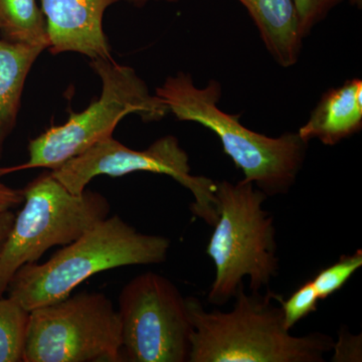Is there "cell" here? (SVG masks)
<instances>
[{
  "instance_id": "cell-9",
  "label": "cell",
  "mask_w": 362,
  "mask_h": 362,
  "mask_svg": "<svg viewBox=\"0 0 362 362\" xmlns=\"http://www.w3.org/2000/svg\"><path fill=\"white\" fill-rule=\"evenodd\" d=\"M51 171L74 194H82L97 176L121 177L136 173L168 175L192 192L194 202L190 209L197 218L209 226L218 218L216 181L192 175L189 156L175 136H163L144 150L131 149L111 136Z\"/></svg>"
},
{
  "instance_id": "cell-13",
  "label": "cell",
  "mask_w": 362,
  "mask_h": 362,
  "mask_svg": "<svg viewBox=\"0 0 362 362\" xmlns=\"http://www.w3.org/2000/svg\"><path fill=\"white\" fill-rule=\"evenodd\" d=\"M45 45L11 42L0 37V158L18 122L28 75Z\"/></svg>"
},
{
  "instance_id": "cell-12",
  "label": "cell",
  "mask_w": 362,
  "mask_h": 362,
  "mask_svg": "<svg viewBox=\"0 0 362 362\" xmlns=\"http://www.w3.org/2000/svg\"><path fill=\"white\" fill-rule=\"evenodd\" d=\"M246 7L267 51L282 68L296 65L303 35L293 0H238Z\"/></svg>"
},
{
  "instance_id": "cell-2",
  "label": "cell",
  "mask_w": 362,
  "mask_h": 362,
  "mask_svg": "<svg viewBox=\"0 0 362 362\" xmlns=\"http://www.w3.org/2000/svg\"><path fill=\"white\" fill-rule=\"evenodd\" d=\"M177 120L202 125L218 136L223 151L235 168L268 197L287 194L303 168L309 143L298 132L269 137L240 122V115L218 107L221 85L211 80L204 87L194 84L190 74L169 76L156 90Z\"/></svg>"
},
{
  "instance_id": "cell-20",
  "label": "cell",
  "mask_w": 362,
  "mask_h": 362,
  "mask_svg": "<svg viewBox=\"0 0 362 362\" xmlns=\"http://www.w3.org/2000/svg\"><path fill=\"white\" fill-rule=\"evenodd\" d=\"M4 175V168H0V211H13L16 207L23 204L25 199L23 190L6 185L1 180V176Z\"/></svg>"
},
{
  "instance_id": "cell-15",
  "label": "cell",
  "mask_w": 362,
  "mask_h": 362,
  "mask_svg": "<svg viewBox=\"0 0 362 362\" xmlns=\"http://www.w3.org/2000/svg\"><path fill=\"white\" fill-rule=\"evenodd\" d=\"M30 314L13 298L0 296V362H23Z\"/></svg>"
},
{
  "instance_id": "cell-7",
  "label": "cell",
  "mask_w": 362,
  "mask_h": 362,
  "mask_svg": "<svg viewBox=\"0 0 362 362\" xmlns=\"http://www.w3.org/2000/svg\"><path fill=\"white\" fill-rule=\"evenodd\" d=\"M122 361L118 312L103 293H78L30 311L23 362Z\"/></svg>"
},
{
  "instance_id": "cell-23",
  "label": "cell",
  "mask_w": 362,
  "mask_h": 362,
  "mask_svg": "<svg viewBox=\"0 0 362 362\" xmlns=\"http://www.w3.org/2000/svg\"><path fill=\"white\" fill-rule=\"evenodd\" d=\"M349 2L351 6H356L358 9L361 8L362 0H349Z\"/></svg>"
},
{
  "instance_id": "cell-10",
  "label": "cell",
  "mask_w": 362,
  "mask_h": 362,
  "mask_svg": "<svg viewBox=\"0 0 362 362\" xmlns=\"http://www.w3.org/2000/svg\"><path fill=\"white\" fill-rule=\"evenodd\" d=\"M121 0H40L52 54L76 52L90 59H112L105 13Z\"/></svg>"
},
{
  "instance_id": "cell-11",
  "label": "cell",
  "mask_w": 362,
  "mask_h": 362,
  "mask_svg": "<svg viewBox=\"0 0 362 362\" xmlns=\"http://www.w3.org/2000/svg\"><path fill=\"white\" fill-rule=\"evenodd\" d=\"M361 129L362 80L354 78L326 90L297 132L306 142L316 139L334 146Z\"/></svg>"
},
{
  "instance_id": "cell-16",
  "label": "cell",
  "mask_w": 362,
  "mask_h": 362,
  "mask_svg": "<svg viewBox=\"0 0 362 362\" xmlns=\"http://www.w3.org/2000/svg\"><path fill=\"white\" fill-rule=\"evenodd\" d=\"M362 267V251L343 255L337 263L324 268L312 279L319 299L325 300L339 291Z\"/></svg>"
},
{
  "instance_id": "cell-4",
  "label": "cell",
  "mask_w": 362,
  "mask_h": 362,
  "mask_svg": "<svg viewBox=\"0 0 362 362\" xmlns=\"http://www.w3.org/2000/svg\"><path fill=\"white\" fill-rule=\"evenodd\" d=\"M216 214L206 255L216 275L209 304L223 306L233 299L244 279L252 292L268 288L279 273L274 218L263 209L268 197L252 182H216Z\"/></svg>"
},
{
  "instance_id": "cell-5",
  "label": "cell",
  "mask_w": 362,
  "mask_h": 362,
  "mask_svg": "<svg viewBox=\"0 0 362 362\" xmlns=\"http://www.w3.org/2000/svg\"><path fill=\"white\" fill-rule=\"evenodd\" d=\"M90 66L101 81V95L62 125L52 126L28 143V160L4 168V173L30 168L54 170L84 153L93 145L113 136L125 117L137 115L144 123H156L168 115L166 105L150 92L134 69L112 59H90Z\"/></svg>"
},
{
  "instance_id": "cell-21",
  "label": "cell",
  "mask_w": 362,
  "mask_h": 362,
  "mask_svg": "<svg viewBox=\"0 0 362 362\" xmlns=\"http://www.w3.org/2000/svg\"><path fill=\"white\" fill-rule=\"evenodd\" d=\"M16 214L13 211H0V251L4 247L11 226L13 225Z\"/></svg>"
},
{
  "instance_id": "cell-8",
  "label": "cell",
  "mask_w": 362,
  "mask_h": 362,
  "mask_svg": "<svg viewBox=\"0 0 362 362\" xmlns=\"http://www.w3.org/2000/svg\"><path fill=\"white\" fill-rule=\"evenodd\" d=\"M123 361L185 362L192 327L187 299L153 272L136 276L119 296Z\"/></svg>"
},
{
  "instance_id": "cell-6",
  "label": "cell",
  "mask_w": 362,
  "mask_h": 362,
  "mask_svg": "<svg viewBox=\"0 0 362 362\" xmlns=\"http://www.w3.org/2000/svg\"><path fill=\"white\" fill-rule=\"evenodd\" d=\"M23 190V209L0 251V296L21 267L37 263L52 247L70 244L110 213L104 195L88 189L71 194L51 170Z\"/></svg>"
},
{
  "instance_id": "cell-22",
  "label": "cell",
  "mask_w": 362,
  "mask_h": 362,
  "mask_svg": "<svg viewBox=\"0 0 362 362\" xmlns=\"http://www.w3.org/2000/svg\"><path fill=\"white\" fill-rule=\"evenodd\" d=\"M124 1L129 4L130 6H133L137 7V8H141V7H144L149 4L150 2L153 1H165V2H177L180 0H124Z\"/></svg>"
},
{
  "instance_id": "cell-1",
  "label": "cell",
  "mask_w": 362,
  "mask_h": 362,
  "mask_svg": "<svg viewBox=\"0 0 362 362\" xmlns=\"http://www.w3.org/2000/svg\"><path fill=\"white\" fill-rule=\"evenodd\" d=\"M275 293H235L230 312L204 310L197 298L187 297L192 330L188 362H323L334 340L314 332L294 337L283 324Z\"/></svg>"
},
{
  "instance_id": "cell-18",
  "label": "cell",
  "mask_w": 362,
  "mask_h": 362,
  "mask_svg": "<svg viewBox=\"0 0 362 362\" xmlns=\"http://www.w3.org/2000/svg\"><path fill=\"white\" fill-rule=\"evenodd\" d=\"M296 7L300 30L303 37L310 35L318 23L325 20L343 0H293Z\"/></svg>"
},
{
  "instance_id": "cell-3",
  "label": "cell",
  "mask_w": 362,
  "mask_h": 362,
  "mask_svg": "<svg viewBox=\"0 0 362 362\" xmlns=\"http://www.w3.org/2000/svg\"><path fill=\"white\" fill-rule=\"evenodd\" d=\"M169 249L168 238L145 235L120 216H108L62 247L49 261L21 267L6 292L30 312L65 299L101 272L164 263Z\"/></svg>"
},
{
  "instance_id": "cell-19",
  "label": "cell",
  "mask_w": 362,
  "mask_h": 362,
  "mask_svg": "<svg viewBox=\"0 0 362 362\" xmlns=\"http://www.w3.org/2000/svg\"><path fill=\"white\" fill-rule=\"evenodd\" d=\"M334 362H361L362 361V335H354L342 328L338 334V340L333 344Z\"/></svg>"
},
{
  "instance_id": "cell-17",
  "label": "cell",
  "mask_w": 362,
  "mask_h": 362,
  "mask_svg": "<svg viewBox=\"0 0 362 362\" xmlns=\"http://www.w3.org/2000/svg\"><path fill=\"white\" fill-rule=\"evenodd\" d=\"M276 301L281 305L283 324L286 329L291 331L298 322L317 311L320 301L311 280L300 286L288 299L276 294Z\"/></svg>"
},
{
  "instance_id": "cell-14",
  "label": "cell",
  "mask_w": 362,
  "mask_h": 362,
  "mask_svg": "<svg viewBox=\"0 0 362 362\" xmlns=\"http://www.w3.org/2000/svg\"><path fill=\"white\" fill-rule=\"evenodd\" d=\"M0 37L11 42L49 47L39 1L0 0Z\"/></svg>"
}]
</instances>
